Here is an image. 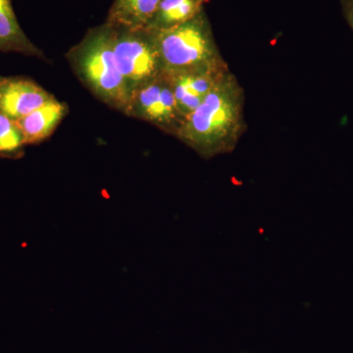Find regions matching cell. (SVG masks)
<instances>
[{"mask_svg": "<svg viewBox=\"0 0 353 353\" xmlns=\"http://www.w3.org/2000/svg\"><path fill=\"white\" fill-rule=\"evenodd\" d=\"M228 71H230L229 67L176 75L167 74L170 77L176 106L183 117L189 116L201 105Z\"/></svg>", "mask_w": 353, "mask_h": 353, "instance_id": "52a82bcc", "label": "cell"}, {"mask_svg": "<svg viewBox=\"0 0 353 353\" xmlns=\"http://www.w3.org/2000/svg\"><path fill=\"white\" fill-rule=\"evenodd\" d=\"M68 112L63 102L54 97L41 108L17 121L26 139V145H36L50 138Z\"/></svg>", "mask_w": 353, "mask_h": 353, "instance_id": "ba28073f", "label": "cell"}, {"mask_svg": "<svg viewBox=\"0 0 353 353\" xmlns=\"http://www.w3.org/2000/svg\"><path fill=\"white\" fill-rule=\"evenodd\" d=\"M125 115L150 123L175 138L185 120L166 73L132 92Z\"/></svg>", "mask_w": 353, "mask_h": 353, "instance_id": "5b68a950", "label": "cell"}, {"mask_svg": "<svg viewBox=\"0 0 353 353\" xmlns=\"http://www.w3.org/2000/svg\"><path fill=\"white\" fill-rule=\"evenodd\" d=\"M4 77L0 76V82H1L2 80H3Z\"/></svg>", "mask_w": 353, "mask_h": 353, "instance_id": "5bb4252c", "label": "cell"}, {"mask_svg": "<svg viewBox=\"0 0 353 353\" xmlns=\"http://www.w3.org/2000/svg\"><path fill=\"white\" fill-rule=\"evenodd\" d=\"M152 32L168 75L229 67L205 10L173 29Z\"/></svg>", "mask_w": 353, "mask_h": 353, "instance_id": "3957f363", "label": "cell"}, {"mask_svg": "<svg viewBox=\"0 0 353 353\" xmlns=\"http://www.w3.org/2000/svg\"><path fill=\"white\" fill-rule=\"evenodd\" d=\"M0 51L17 52L46 60V55L23 31L11 0H0Z\"/></svg>", "mask_w": 353, "mask_h": 353, "instance_id": "9c48e42d", "label": "cell"}, {"mask_svg": "<svg viewBox=\"0 0 353 353\" xmlns=\"http://www.w3.org/2000/svg\"><path fill=\"white\" fill-rule=\"evenodd\" d=\"M111 29L116 61L131 97L134 90L161 76L163 64L150 30Z\"/></svg>", "mask_w": 353, "mask_h": 353, "instance_id": "277c9868", "label": "cell"}, {"mask_svg": "<svg viewBox=\"0 0 353 353\" xmlns=\"http://www.w3.org/2000/svg\"><path fill=\"white\" fill-rule=\"evenodd\" d=\"M209 0H161L146 29L166 31L183 24L205 10Z\"/></svg>", "mask_w": 353, "mask_h": 353, "instance_id": "8fae6325", "label": "cell"}, {"mask_svg": "<svg viewBox=\"0 0 353 353\" xmlns=\"http://www.w3.org/2000/svg\"><path fill=\"white\" fill-rule=\"evenodd\" d=\"M52 97V94L30 79L3 78L0 82V113L17 122Z\"/></svg>", "mask_w": 353, "mask_h": 353, "instance_id": "8992f818", "label": "cell"}, {"mask_svg": "<svg viewBox=\"0 0 353 353\" xmlns=\"http://www.w3.org/2000/svg\"><path fill=\"white\" fill-rule=\"evenodd\" d=\"M341 4L343 16L353 30V0H341Z\"/></svg>", "mask_w": 353, "mask_h": 353, "instance_id": "4fadbf2b", "label": "cell"}, {"mask_svg": "<svg viewBox=\"0 0 353 353\" xmlns=\"http://www.w3.org/2000/svg\"><path fill=\"white\" fill-rule=\"evenodd\" d=\"M66 57L79 80L94 97L109 108L126 112L129 90L116 61L110 26L104 22L88 30Z\"/></svg>", "mask_w": 353, "mask_h": 353, "instance_id": "7a4b0ae2", "label": "cell"}, {"mask_svg": "<svg viewBox=\"0 0 353 353\" xmlns=\"http://www.w3.org/2000/svg\"><path fill=\"white\" fill-rule=\"evenodd\" d=\"M26 139L16 121L0 113V157H19Z\"/></svg>", "mask_w": 353, "mask_h": 353, "instance_id": "7c38bea8", "label": "cell"}, {"mask_svg": "<svg viewBox=\"0 0 353 353\" xmlns=\"http://www.w3.org/2000/svg\"><path fill=\"white\" fill-rule=\"evenodd\" d=\"M161 0H114L106 24L124 29H145Z\"/></svg>", "mask_w": 353, "mask_h": 353, "instance_id": "30bf717a", "label": "cell"}, {"mask_svg": "<svg viewBox=\"0 0 353 353\" xmlns=\"http://www.w3.org/2000/svg\"><path fill=\"white\" fill-rule=\"evenodd\" d=\"M245 90L228 71L201 105L185 118L176 139L204 159L233 152L246 132Z\"/></svg>", "mask_w": 353, "mask_h": 353, "instance_id": "6da1fadb", "label": "cell"}]
</instances>
